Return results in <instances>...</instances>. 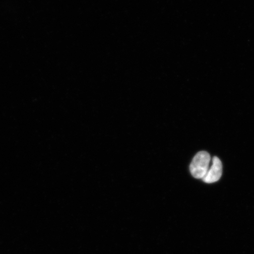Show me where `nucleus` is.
Instances as JSON below:
<instances>
[{
	"mask_svg": "<svg viewBox=\"0 0 254 254\" xmlns=\"http://www.w3.org/2000/svg\"><path fill=\"white\" fill-rule=\"evenodd\" d=\"M210 155L206 151H200L193 157L190 170L192 176L197 179H203L209 170Z\"/></svg>",
	"mask_w": 254,
	"mask_h": 254,
	"instance_id": "obj_1",
	"label": "nucleus"
},
{
	"mask_svg": "<svg viewBox=\"0 0 254 254\" xmlns=\"http://www.w3.org/2000/svg\"><path fill=\"white\" fill-rule=\"evenodd\" d=\"M222 166L220 159L214 157L212 159V164L203 179L206 183L211 184L218 182L222 176Z\"/></svg>",
	"mask_w": 254,
	"mask_h": 254,
	"instance_id": "obj_2",
	"label": "nucleus"
}]
</instances>
